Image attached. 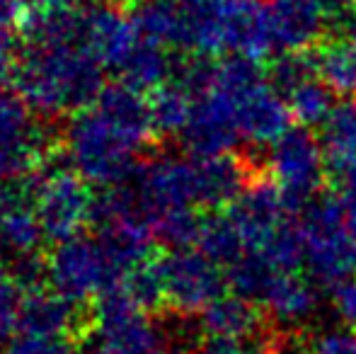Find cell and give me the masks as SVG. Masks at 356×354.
<instances>
[{"label":"cell","mask_w":356,"mask_h":354,"mask_svg":"<svg viewBox=\"0 0 356 354\" xmlns=\"http://www.w3.org/2000/svg\"><path fill=\"white\" fill-rule=\"evenodd\" d=\"M327 184L356 170V97L339 99L332 114L318 129Z\"/></svg>","instance_id":"2e32d148"},{"label":"cell","mask_w":356,"mask_h":354,"mask_svg":"<svg viewBox=\"0 0 356 354\" xmlns=\"http://www.w3.org/2000/svg\"><path fill=\"white\" fill-rule=\"evenodd\" d=\"M303 354H356V330L344 325L318 332L303 345Z\"/></svg>","instance_id":"cb8c5ba5"},{"label":"cell","mask_w":356,"mask_h":354,"mask_svg":"<svg viewBox=\"0 0 356 354\" xmlns=\"http://www.w3.org/2000/svg\"><path fill=\"white\" fill-rule=\"evenodd\" d=\"M92 323H88L83 306H75L68 298L58 296L49 287H34L24 291L19 308L17 330L47 332V335H68L88 332Z\"/></svg>","instance_id":"5bb4252c"},{"label":"cell","mask_w":356,"mask_h":354,"mask_svg":"<svg viewBox=\"0 0 356 354\" xmlns=\"http://www.w3.org/2000/svg\"><path fill=\"white\" fill-rule=\"evenodd\" d=\"M330 303L342 325L356 330V274L330 289Z\"/></svg>","instance_id":"484cf974"},{"label":"cell","mask_w":356,"mask_h":354,"mask_svg":"<svg viewBox=\"0 0 356 354\" xmlns=\"http://www.w3.org/2000/svg\"><path fill=\"white\" fill-rule=\"evenodd\" d=\"M189 56H243L267 63L274 47L264 0H187Z\"/></svg>","instance_id":"3957f363"},{"label":"cell","mask_w":356,"mask_h":354,"mask_svg":"<svg viewBox=\"0 0 356 354\" xmlns=\"http://www.w3.org/2000/svg\"><path fill=\"white\" fill-rule=\"evenodd\" d=\"M315 71L334 92L356 97V42L344 32H334L313 49Z\"/></svg>","instance_id":"e0dca14e"},{"label":"cell","mask_w":356,"mask_h":354,"mask_svg":"<svg viewBox=\"0 0 356 354\" xmlns=\"http://www.w3.org/2000/svg\"><path fill=\"white\" fill-rule=\"evenodd\" d=\"M274 354H303V350H298L293 342L277 340V345H274Z\"/></svg>","instance_id":"f1b7e54d"},{"label":"cell","mask_w":356,"mask_h":354,"mask_svg":"<svg viewBox=\"0 0 356 354\" xmlns=\"http://www.w3.org/2000/svg\"><path fill=\"white\" fill-rule=\"evenodd\" d=\"M264 170L282 192L286 207L298 216L327 187L323 146L313 129L293 127L269 146Z\"/></svg>","instance_id":"8992f818"},{"label":"cell","mask_w":356,"mask_h":354,"mask_svg":"<svg viewBox=\"0 0 356 354\" xmlns=\"http://www.w3.org/2000/svg\"><path fill=\"white\" fill-rule=\"evenodd\" d=\"M267 313L252 298L225 291L199 313V332L207 337H252L267 332Z\"/></svg>","instance_id":"9a60e30c"},{"label":"cell","mask_w":356,"mask_h":354,"mask_svg":"<svg viewBox=\"0 0 356 354\" xmlns=\"http://www.w3.org/2000/svg\"><path fill=\"white\" fill-rule=\"evenodd\" d=\"M24 284L19 282L13 265L0 260V337L13 335L17 330L19 308L24 298Z\"/></svg>","instance_id":"44dd1931"},{"label":"cell","mask_w":356,"mask_h":354,"mask_svg":"<svg viewBox=\"0 0 356 354\" xmlns=\"http://www.w3.org/2000/svg\"><path fill=\"white\" fill-rule=\"evenodd\" d=\"M279 51H310L337 27L339 8L334 0H264Z\"/></svg>","instance_id":"7c38bea8"},{"label":"cell","mask_w":356,"mask_h":354,"mask_svg":"<svg viewBox=\"0 0 356 354\" xmlns=\"http://www.w3.org/2000/svg\"><path fill=\"white\" fill-rule=\"evenodd\" d=\"M37 8H80V5H90L92 0H29Z\"/></svg>","instance_id":"83f0119b"},{"label":"cell","mask_w":356,"mask_h":354,"mask_svg":"<svg viewBox=\"0 0 356 354\" xmlns=\"http://www.w3.org/2000/svg\"><path fill=\"white\" fill-rule=\"evenodd\" d=\"M289 109L293 114V119L298 122V127L305 129H320L325 124V119L332 114L334 104L339 102L334 97V90L327 86L325 81H320L318 76L308 78L300 86H296L293 90L284 95Z\"/></svg>","instance_id":"ffe728a7"},{"label":"cell","mask_w":356,"mask_h":354,"mask_svg":"<svg viewBox=\"0 0 356 354\" xmlns=\"http://www.w3.org/2000/svg\"><path fill=\"white\" fill-rule=\"evenodd\" d=\"M337 27H342V32L356 42V8L354 10H339Z\"/></svg>","instance_id":"4316f807"},{"label":"cell","mask_w":356,"mask_h":354,"mask_svg":"<svg viewBox=\"0 0 356 354\" xmlns=\"http://www.w3.org/2000/svg\"><path fill=\"white\" fill-rule=\"evenodd\" d=\"M158 136L150 95L114 83L68 117L61 143L68 166L92 187L107 189L134 177Z\"/></svg>","instance_id":"7a4b0ae2"},{"label":"cell","mask_w":356,"mask_h":354,"mask_svg":"<svg viewBox=\"0 0 356 354\" xmlns=\"http://www.w3.org/2000/svg\"><path fill=\"white\" fill-rule=\"evenodd\" d=\"M158 265L165 306L179 318L199 316L228 291L225 269L194 246L170 248L168 255L158 257Z\"/></svg>","instance_id":"30bf717a"},{"label":"cell","mask_w":356,"mask_h":354,"mask_svg":"<svg viewBox=\"0 0 356 354\" xmlns=\"http://www.w3.org/2000/svg\"><path fill=\"white\" fill-rule=\"evenodd\" d=\"M277 340L267 332L252 337H207L202 335L189 354H274Z\"/></svg>","instance_id":"7402d4cb"},{"label":"cell","mask_w":356,"mask_h":354,"mask_svg":"<svg viewBox=\"0 0 356 354\" xmlns=\"http://www.w3.org/2000/svg\"><path fill=\"white\" fill-rule=\"evenodd\" d=\"M0 340H3V337H0ZM0 354H5V350H3V347H0Z\"/></svg>","instance_id":"4dcf8cb0"},{"label":"cell","mask_w":356,"mask_h":354,"mask_svg":"<svg viewBox=\"0 0 356 354\" xmlns=\"http://www.w3.org/2000/svg\"><path fill=\"white\" fill-rule=\"evenodd\" d=\"M194 107V95L184 83L172 78L150 95V109H153L155 127L160 136H177L189 124Z\"/></svg>","instance_id":"d6986e66"},{"label":"cell","mask_w":356,"mask_h":354,"mask_svg":"<svg viewBox=\"0 0 356 354\" xmlns=\"http://www.w3.org/2000/svg\"><path fill=\"white\" fill-rule=\"evenodd\" d=\"M194 248H199L204 255H209L223 269H228L233 262H238L245 255V243L225 209L223 211L202 214V223H199Z\"/></svg>","instance_id":"ac0fdd59"},{"label":"cell","mask_w":356,"mask_h":354,"mask_svg":"<svg viewBox=\"0 0 356 354\" xmlns=\"http://www.w3.org/2000/svg\"><path fill=\"white\" fill-rule=\"evenodd\" d=\"M90 354H184L187 337L114 289L95 303Z\"/></svg>","instance_id":"277c9868"},{"label":"cell","mask_w":356,"mask_h":354,"mask_svg":"<svg viewBox=\"0 0 356 354\" xmlns=\"http://www.w3.org/2000/svg\"><path fill=\"white\" fill-rule=\"evenodd\" d=\"M54 138L17 90L0 88V182L39 172L49 161Z\"/></svg>","instance_id":"9c48e42d"},{"label":"cell","mask_w":356,"mask_h":354,"mask_svg":"<svg viewBox=\"0 0 356 354\" xmlns=\"http://www.w3.org/2000/svg\"><path fill=\"white\" fill-rule=\"evenodd\" d=\"M257 303L267 318L282 325H303L315 316L320 303V289L308 272H279L274 269L259 293Z\"/></svg>","instance_id":"4fadbf2b"},{"label":"cell","mask_w":356,"mask_h":354,"mask_svg":"<svg viewBox=\"0 0 356 354\" xmlns=\"http://www.w3.org/2000/svg\"><path fill=\"white\" fill-rule=\"evenodd\" d=\"M305 246V272L318 287L332 289L356 274V238L344 226L337 199L323 192L298 214Z\"/></svg>","instance_id":"5b68a950"},{"label":"cell","mask_w":356,"mask_h":354,"mask_svg":"<svg viewBox=\"0 0 356 354\" xmlns=\"http://www.w3.org/2000/svg\"><path fill=\"white\" fill-rule=\"evenodd\" d=\"M5 354H75V337L15 330Z\"/></svg>","instance_id":"603a6c76"},{"label":"cell","mask_w":356,"mask_h":354,"mask_svg":"<svg viewBox=\"0 0 356 354\" xmlns=\"http://www.w3.org/2000/svg\"><path fill=\"white\" fill-rule=\"evenodd\" d=\"M339 10H354L356 8V0H334Z\"/></svg>","instance_id":"f546056e"},{"label":"cell","mask_w":356,"mask_h":354,"mask_svg":"<svg viewBox=\"0 0 356 354\" xmlns=\"http://www.w3.org/2000/svg\"><path fill=\"white\" fill-rule=\"evenodd\" d=\"M104 71L90 44L88 5L37 8L22 24L13 86L42 119L71 117L104 88Z\"/></svg>","instance_id":"6da1fadb"},{"label":"cell","mask_w":356,"mask_h":354,"mask_svg":"<svg viewBox=\"0 0 356 354\" xmlns=\"http://www.w3.org/2000/svg\"><path fill=\"white\" fill-rule=\"evenodd\" d=\"M47 243L37 204H34V175L0 182V257L19 265Z\"/></svg>","instance_id":"8fae6325"},{"label":"cell","mask_w":356,"mask_h":354,"mask_svg":"<svg viewBox=\"0 0 356 354\" xmlns=\"http://www.w3.org/2000/svg\"><path fill=\"white\" fill-rule=\"evenodd\" d=\"M327 189L332 192V197L337 199V207L344 218V226H347L349 233L356 238V170L344 177H339V179H334V182H330Z\"/></svg>","instance_id":"d4e9b609"},{"label":"cell","mask_w":356,"mask_h":354,"mask_svg":"<svg viewBox=\"0 0 356 354\" xmlns=\"http://www.w3.org/2000/svg\"><path fill=\"white\" fill-rule=\"evenodd\" d=\"M34 204L47 241L61 243L95 223L97 194L68 163H56L34 172Z\"/></svg>","instance_id":"52a82bcc"},{"label":"cell","mask_w":356,"mask_h":354,"mask_svg":"<svg viewBox=\"0 0 356 354\" xmlns=\"http://www.w3.org/2000/svg\"><path fill=\"white\" fill-rule=\"evenodd\" d=\"M47 287L75 306H90L119 287V277L95 236L54 243L47 260Z\"/></svg>","instance_id":"ba28073f"}]
</instances>
